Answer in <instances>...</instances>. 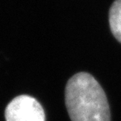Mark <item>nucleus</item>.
Here are the masks:
<instances>
[{
  "label": "nucleus",
  "instance_id": "1",
  "mask_svg": "<svg viewBox=\"0 0 121 121\" xmlns=\"http://www.w3.org/2000/svg\"><path fill=\"white\" fill-rule=\"evenodd\" d=\"M65 102L71 121H110L107 97L93 76L76 73L68 81Z\"/></svg>",
  "mask_w": 121,
  "mask_h": 121
},
{
  "label": "nucleus",
  "instance_id": "2",
  "mask_svg": "<svg viewBox=\"0 0 121 121\" xmlns=\"http://www.w3.org/2000/svg\"><path fill=\"white\" fill-rule=\"evenodd\" d=\"M6 121H45V114L35 98L23 95L14 98L6 108Z\"/></svg>",
  "mask_w": 121,
  "mask_h": 121
},
{
  "label": "nucleus",
  "instance_id": "3",
  "mask_svg": "<svg viewBox=\"0 0 121 121\" xmlns=\"http://www.w3.org/2000/svg\"><path fill=\"white\" fill-rule=\"evenodd\" d=\"M109 20L112 35L121 43V0H115L112 3Z\"/></svg>",
  "mask_w": 121,
  "mask_h": 121
}]
</instances>
